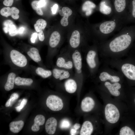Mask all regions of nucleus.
I'll use <instances>...</instances> for the list:
<instances>
[{
    "label": "nucleus",
    "mask_w": 135,
    "mask_h": 135,
    "mask_svg": "<svg viewBox=\"0 0 135 135\" xmlns=\"http://www.w3.org/2000/svg\"><path fill=\"white\" fill-rule=\"evenodd\" d=\"M131 27L124 26L111 38L97 44L99 56L102 60L126 56L135 39Z\"/></svg>",
    "instance_id": "1"
},
{
    "label": "nucleus",
    "mask_w": 135,
    "mask_h": 135,
    "mask_svg": "<svg viewBox=\"0 0 135 135\" xmlns=\"http://www.w3.org/2000/svg\"><path fill=\"white\" fill-rule=\"evenodd\" d=\"M124 25L123 21L113 18L100 22L96 26L94 37L95 43L98 44L106 40L116 32L120 30Z\"/></svg>",
    "instance_id": "2"
},
{
    "label": "nucleus",
    "mask_w": 135,
    "mask_h": 135,
    "mask_svg": "<svg viewBox=\"0 0 135 135\" xmlns=\"http://www.w3.org/2000/svg\"><path fill=\"white\" fill-rule=\"evenodd\" d=\"M86 50L84 59L88 74L91 77H95L100 64L98 44L95 43Z\"/></svg>",
    "instance_id": "3"
},
{
    "label": "nucleus",
    "mask_w": 135,
    "mask_h": 135,
    "mask_svg": "<svg viewBox=\"0 0 135 135\" xmlns=\"http://www.w3.org/2000/svg\"><path fill=\"white\" fill-rule=\"evenodd\" d=\"M103 63L100 68L96 77L102 82L109 81L112 83L120 82L124 78L122 74L119 71Z\"/></svg>",
    "instance_id": "4"
},
{
    "label": "nucleus",
    "mask_w": 135,
    "mask_h": 135,
    "mask_svg": "<svg viewBox=\"0 0 135 135\" xmlns=\"http://www.w3.org/2000/svg\"><path fill=\"white\" fill-rule=\"evenodd\" d=\"M56 64L58 68L73 71L74 66L71 51L68 50L60 53L57 58Z\"/></svg>",
    "instance_id": "5"
},
{
    "label": "nucleus",
    "mask_w": 135,
    "mask_h": 135,
    "mask_svg": "<svg viewBox=\"0 0 135 135\" xmlns=\"http://www.w3.org/2000/svg\"><path fill=\"white\" fill-rule=\"evenodd\" d=\"M106 118L109 122L114 124L118 120L120 114L117 108L114 104H108L106 106L104 110Z\"/></svg>",
    "instance_id": "6"
},
{
    "label": "nucleus",
    "mask_w": 135,
    "mask_h": 135,
    "mask_svg": "<svg viewBox=\"0 0 135 135\" xmlns=\"http://www.w3.org/2000/svg\"><path fill=\"white\" fill-rule=\"evenodd\" d=\"M10 56L12 62L18 67L23 68L27 65L28 61L26 57L19 51L13 50L10 51Z\"/></svg>",
    "instance_id": "7"
},
{
    "label": "nucleus",
    "mask_w": 135,
    "mask_h": 135,
    "mask_svg": "<svg viewBox=\"0 0 135 135\" xmlns=\"http://www.w3.org/2000/svg\"><path fill=\"white\" fill-rule=\"evenodd\" d=\"M46 104L50 110L54 111L60 110L63 107L62 99L58 96L54 95H51L48 97L46 100Z\"/></svg>",
    "instance_id": "8"
},
{
    "label": "nucleus",
    "mask_w": 135,
    "mask_h": 135,
    "mask_svg": "<svg viewBox=\"0 0 135 135\" xmlns=\"http://www.w3.org/2000/svg\"><path fill=\"white\" fill-rule=\"evenodd\" d=\"M61 39V37L59 33L55 31L51 34L49 41V45L52 50L48 58L49 60H51L56 54V48L59 44Z\"/></svg>",
    "instance_id": "9"
},
{
    "label": "nucleus",
    "mask_w": 135,
    "mask_h": 135,
    "mask_svg": "<svg viewBox=\"0 0 135 135\" xmlns=\"http://www.w3.org/2000/svg\"><path fill=\"white\" fill-rule=\"evenodd\" d=\"M52 75L56 80H62L74 76L73 71L59 68L56 67L54 68L52 71Z\"/></svg>",
    "instance_id": "10"
},
{
    "label": "nucleus",
    "mask_w": 135,
    "mask_h": 135,
    "mask_svg": "<svg viewBox=\"0 0 135 135\" xmlns=\"http://www.w3.org/2000/svg\"><path fill=\"white\" fill-rule=\"evenodd\" d=\"M103 84L104 86L112 95L118 96L120 95V92L119 90L122 87V85L120 82L112 83L106 81L104 82Z\"/></svg>",
    "instance_id": "11"
},
{
    "label": "nucleus",
    "mask_w": 135,
    "mask_h": 135,
    "mask_svg": "<svg viewBox=\"0 0 135 135\" xmlns=\"http://www.w3.org/2000/svg\"><path fill=\"white\" fill-rule=\"evenodd\" d=\"M80 35L77 30L74 31L69 39V43L71 48L69 50L72 51L78 49L81 42Z\"/></svg>",
    "instance_id": "12"
},
{
    "label": "nucleus",
    "mask_w": 135,
    "mask_h": 135,
    "mask_svg": "<svg viewBox=\"0 0 135 135\" xmlns=\"http://www.w3.org/2000/svg\"><path fill=\"white\" fill-rule=\"evenodd\" d=\"M57 124V121L55 118L52 117L48 118L45 126L46 132L50 135L54 134L56 132Z\"/></svg>",
    "instance_id": "13"
},
{
    "label": "nucleus",
    "mask_w": 135,
    "mask_h": 135,
    "mask_svg": "<svg viewBox=\"0 0 135 135\" xmlns=\"http://www.w3.org/2000/svg\"><path fill=\"white\" fill-rule=\"evenodd\" d=\"M94 105V100L91 97H87L82 100L81 104V108L83 112H89L93 108Z\"/></svg>",
    "instance_id": "14"
},
{
    "label": "nucleus",
    "mask_w": 135,
    "mask_h": 135,
    "mask_svg": "<svg viewBox=\"0 0 135 135\" xmlns=\"http://www.w3.org/2000/svg\"><path fill=\"white\" fill-rule=\"evenodd\" d=\"M64 86L66 92L70 94L75 92L78 88L76 80L72 77L66 79L64 82Z\"/></svg>",
    "instance_id": "15"
},
{
    "label": "nucleus",
    "mask_w": 135,
    "mask_h": 135,
    "mask_svg": "<svg viewBox=\"0 0 135 135\" xmlns=\"http://www.w3.org/2000/svg\"><path fill=\"white\" fill-rule=\"evenodd\" d=\"M59 12L60 15L63 16L60 20L61 24L64 26H66L68 24V16L72 14V10L68 7H64L62 8V10H60Z\"/></svg>",
    "instance_id": "16"
},
{
    "label": "nucleus",
    "mask_w": 135,
    "mask_h": 135,
    "mask_svg": "<svg viewBox=\"0 0 135 135\" xmlns=\"http://www.w3.org/2000/svg\"><path fill=\"white\" fill-rule=\"evenodd\" d=\"M99 10L102 13L109 16L112 17L113 14V8L104 0L100 2L99 6Z\"/></svg>",
    "instance_id": "17"
},
{
    "label": "nucleus",
    "mask_w": 135,
    "mask_h": 135,
    "mask_svg": "<svg viewBox=\"0 0 135 135\" xmlns=\"http://www.w3.org/2000/svg\"><path fill=\"white\" fill-rule=\"evenodd\" d=\"M45 120V117L42 115L36 116L34 119V124L31 128L32 130L35 132L38 131L40 130V126L44 124Z\"/></svg>",
    "instance_id": "18"
},
{
    "label": "nucleus",
    "mask_w": 135,
    "mask_h": 135,
    "mask_svg": "<svg viewBox=\"0 0 135 135\" xmlns=\"http://www.w3.org/2000/svg\"><path fill=\"white\" fill-rule=\"evenodd\" d=\"M93 126L91 122L88 121H85L83 123L80 131L81 135H90L93 130Z\"/></svg>",
    "instance_id": "19"
},
{
    "label": "nucleus",
    "mask_w": 135,
    "mask_h": 135,
    "mask_svg": "<svg viewBox=\"0 0 135 135\" xmlns=\"http://www.w3.org/2000/svg\"><path fill=\"white\" fill-rule=\"evenodd\" d=\"M96 7L95 4L90 1H86L83 4L82 10L85 13L86 16L91 15L93 12V10Z\"/></svg>",
    "instance_id": "20"
},
{
    "label": "nucleus",
    "mask_w": 135,
    "mask_h": 135,
    "mask_svg": "<svg viewBox=\"0 0 135 135\" xmlns=\"http://www.w3.org/2000/svg\"><path fill=\"white\" fill-rule=\"evenodd\" d=\"M27 54L34 61L38 62L41 61V58L38 50L35 47H32L28 51Z\"/></svg>",
    "instance_id": "21"
},
{
    "label": "nucleus",
    "mask_w": 135,
    "mask_h": 135,
    "mask_svg": "<svg viewBox=\"0 0 135 135\" xmlns=\"http://www.w3.org/2000/svg\"><path fill=\"white\" fill-rule=\"evenodd\" d=\"M16 74L13 72H11L8 75L7 79L4 86L5 90L9 91L14 88Z\"/></svg>",
    "instance_id": "22"
},
{
    "label": "nucleus",
    "mask_w": 135,
    "mask_h": 135,
    "mask_svg": "<svg viewBox=\"0 0 135 135\" xmlns=\"http://www.w3.org/2000/svg\"><path fill=\"white\" fill-rule=\"evenodd\" d=\"M24 125L23 121L20 120L11 122L9 126L10 131L13 133H16L19 132L22 128Z\"/></svg>",
    "instance_id": "23"
},
{
    "label": "nucleus",
    "mask_w": 135,
    "mask_h": 135,
    "mask_svg": "<svg viewBox=\"0 0 135 135\" xmlns=\"http://www.w3.org/2000/svg\"><path fill=\"white\" fill-rule=\"evenodd\" d=\"M33 82V80L31 78L20 77H16L15 80V84L18 86H30Z\"/></svg>",
    "instance_id": "24"
},
{
    "label": "nucleus",
    "mask_w": 135,
    "mask_h": 135,
    "mask_svg": "<svg viewBox=\"0 0 135 135\" xmlns=\"http://www.w3.org/2000/svg\"><path fill=\"white\" fill-rule=\"evenodd\" d=\"M36 74L44 78H46L52 75V71L45 69L41 67L37 68L35 70Z\"/></svg>",
    "instance_id": "25"
},
{
    "label": "nucleus",
    "mask_w": 135,
    "mask_h": 135,
    "mask_svg": "<svg viewBox=\"0 0 135 135\" xmlns=\"http://www.w3.org/2000/svg\"><path fill=\"white\" fill-rule=\"evenodd\" d=\"M132 7L130 10L127 13L124 20L125 24L131 20L132 18L135 19V0L132 1Z\"/></svg>",
    "instance_id": "26"
},
{
    "label": "nucleus",
    "mask_w": 135,
    "mask_h": 135,
    "mask_svg": "<svg viewBox=\"0 0 135 135\" xmlns=\"http://www.w3.org/2000/svg\"><path fill=\"white\" fill-rule=\"evenodd\" d=\"M46 24L47 22L46 20L42 19H40L36 21V23L34 25V27L36 30L39 32L44 29Z\"/></svg>",
    "instance_id": "27"
},
{
    "label": "nucleus",
    "mask_w": 135,
    "mask_h": 135,
    "mask_svg": "<svg viewBox=\"0 0 135 135\" xmlns=\"http://www.w3.org/2000/svg\"><path fill=\"white\" fill-rule=\"evenodd\" d=\"M119 134L120 135H134L135 133L134 131L130 128L125 126L120 129Z\"/></svg>",
    "instance_id": "28"
},
{
    "label": "nucleus",
    "mask_w": 135,
    "mask_h": 135,
    "mask_svg": "<svg viewBox=\"0 0 135 135\" xmlns=\"http://www.w3.org/2000/svg\"><path fill=\"white\" fill-rule=\"evenodd\" d=\"M9 35L11 36H14L18 34V30L16 26L13 24L8 28Z\"/></svg>",
    "instance_id": "29"
},
{
    "label": "nucleus",
    "mask_w": 135,
    "mask_h": 135,
    "mask_svg": "<svg viewBox=\"0 0 135 135\" xmlns=\"http://www.w3.org/2000/svg\"><path fill=\"white\" fill-rule=\"evenodd\" d=\"M0 13L2 16L6 17L11 16V8L8 7H4L0 10Z\"/></svg>",
    "instance_id": "30"
},
{
    "label": "nucleus",
    "mask_w": 135,
    "mask_h": 135,
    "mask_svg": "<svg viewBox=\"0 0 135 135\" xmlns=\"http://www.w3.org/2000/svg\"><path fill=\"white\" fill-rule=\"evenodd\" d=\"M11 10L12 17L14 19H18L19 16L18 14L20 12L19 10L16 7H13L11 8Z\"/></svg>",
    "instance_id": "31"
},
{
    "label": "nucleus",
    "mask_w": 135,
    "mask_h": 135,
    "mask_svg": "<svg viewBox=\"0 0 135 135\" xmlns=\"http://www.w3.org/2000/svg\"><path fill=\"white\" fill-rule=\"evenodd\" d=\"M70 125V123L68 120L66 119H64L60 122V128L62 129H66L68 128Z\"/></svg>",
    "instance_id": "32"
},
{
    "label": "nucleus",
    "mask_w": 135,
    "mask_h": 135,
    "mask_svg": "<svg viewBox=\"0 0 135 135\" xmlns=\"http://www.w3.org/2000/svg\"><path fill=\"white\" fill-rule=\"evenodd\" d=\"M27 100L26 99H23L22 101L20 104L15 107V108L18 112H20L24 108L26 104Z\"/></svg>",
    "instance_id": "33"
},
{
    "label": "nucleus",
    "mask_w": 135,
    "mask_h": 135,
    "mask_svg": "<svg viewBox=\"0 0 135 135\" xmlns=\"http://www.w3.org/2000/svg\"><path fill=\"white\" fill-rule=\"evenodd\" d=\"M127 56L131 57L135 60V43L133 44Z\"/></svg>",
    "instance_id": "34"
},
{
    "label": "nucleus",
    "mask_w": 135,
    "mask_h": 135,
    "mask_svg": "<svg viewBox=\"0 0 135 135\" xmlns=\"http://www.w3.org/2000/svg\"><path fill=\"white\" fill-rule=\"evenodd\" d=\"M39 1L35 0L32 1L31 4V6L33 9L36 10L40 8L38 5Z\"/></svg>",
    "instance_id": "35"
},
{
    "label": "nucleus",
    "mask_w": 135,
    "mask_h": 135,
    "mask_svg": "<svg viewBox=\"0 0 135 135\" xmlns=\"http://www.w3.org/2000/svg\"><path fill=\"white\" fill-rule=\"evenodd\" d=\"M19 97L18 94L16 93H14L12 94L10 96V98L11 100V104H12V103L15 100L17 99Z\"/></svg>",
    "instance_id": "36"
},
{
    "label": "nucleus",
    "mask_w": 135,
    "mask_h": 135,
    "mask_svg": "<svg viewBox=\"0 0 135 135\" xmlns=\"http://www.w3.org/2000/svg\"><path fill=\"white\" fill-rule=\"evenodd\" d=\"M14 24L12 21L10 20H7L4 21L3 23L4 27H6L8 28L10 26Z\"/></svg>",
    "instance_id": "37"
},
{
    "label": "nucleus",
    "mask_w": 135,
    "mask_h": 135,
    "mask_svg": "<svg viewBox=\"0 0 135 135\" xmlns=\"http://www.w3.org/2000/svg\"><path fill=\"white\" fill-rule=\"evenodd\" d=\"M38 35V34L36 32H34L31 35L30 40L32 43H34L35 42Z\"/></svg>",
    "instance_id": "38"
},
{
    "label": "nucleus",
    "mask_w": 135,
    "mask_h": 135,
    "mask_svg": "<svg viewBox=\"0 0 135 135\" xmlns=\"http://www.w3.org/2000/svg\"><path fill=\"white\" fill-rule=\"evenodd\" d=\"M13 2L14 0H4L3 4L6 6H10L12 5Z\"/></svg>",
    "instance_id": "39"
},
{
    "label": "nucleus",
    "mask_w": 135,
    "mask_h": 135,
    "mask_svg": "<svg viewBox=\"0 0 135 135\" xmlns=\"http://www.w3.org/2000/svg\"><path fill=\"white\" fill-rule=\"evenodd\" d=\"M39 40L41 42L44 41L45 39V37L43 31H41L39 32L38 34Z\"/></svg>",
    "instance_id": "40"
},
{
    "label": "nucleus",
    "mask_w": 135,
    "mask_h": 135,
    "mask_svg": "<svg viewBox=\"0 0 135 135\" xmlns=\"http://www.w3.org/2000/svg\"><path fill=\"white\" fill-rule=\"evenodd\" d=\"M46 4V0H40L39 1L38 5L40 8L44 7Z\"/></svg>",
    "instance_id": "41"
},
{
    "label": "nucleus",
    "mask_w": 135,
    "mask_h": 135,
    "mask_svg": "<svg viewBox=\"0 0 135 135\" xmlns=\"http://www.w3.org/2000/svg\"><path fill=\"white\" fill-rule=\"evenodd\" d=\"M58 8V6L57 4H55L53 6L52 8V11L53 14L56 13Z\"/></svg>",
    "instance_id": "42"
},
{
    "label": "nucleus",
    "mask_w": 135,
    "mask_h": 135,
    "mask_svg": "<svg viewBox=\"0 0 135 135\" xmlns=\"http://www.w3.org/2000/svg\"><path fill=\"white\" fill-rule=\"evenodd\" d=\"M80 124L78 123H76L74 125L73 128L77 130L80 128Z\"/></svg>",
    "instance_id": "43"
},
{
    "label": "nucleus",
    "mask_w": 135,
    "mask_h": 135,
    "mask_svg": "<svg viewBox=\"0 0 135 135\" xmlns=\"http://www.w3.org/2000/svg\"><path fill=\"white\" fill-rule=\"evenodd\" d=\"M36 13L39 15L42 16L43 15V13L41 8H40L36 10Z\"/></svg>",
    "instance_id": "44"
},
{
    "label": "nucleus",
    "mask_w": 135,
    "mask_h": 135,
    "mask_svg": "<svg viewBox=\"0 0 135 135\" xmlns=\"http://www.w3.org/2000/svg\"><path fill=\"white\" fill-rule=\"evenodd\" d=\"M77 130L74 128L71 129L70 131V133L71 135H75L77 132Z\"/></svg>",
    "instance_id": "45"
},
{
    "label": "nucleus",
    "mask_w": 135,
    "mask_h": 135,
    "mask_svg": "<svg viewBox=\"0 0 135 135\" xmlns=\"http://www.w3.org/2000/svg\"><path fill=\"white\" fill-rule=\"evenodd\" d=\"M11 100L10 98L6 103L5 106L6 107H8L10 106L11 104Z\"/></svg>",
    "instance_id": "46"
},
{
    "label": "nucleus",
    "mask_w": 135,
    "mask_h": 135,
    "mask_svg": "<svg viewBox=\"0 0 135 135\" xmlns=\"http://www.w3.org/2000/svg\"><path fill=\"white\" fill-rule=\"evenodd\" d=\"M24 30V28L23 27H20L18 30V34H22Z\"/></svg>",
    "instance_id": "47"
},
{
    "label": "nucleus",
    "mask_w": 135,
    "mask_h": 135,
    "mask_svg": "<svg viewBox=\"0 0 135 135\" xmlns=\"http://www.w3.org/2000/svg\"><path fill=\"white\" fill-rule=\"evenodd\" d=\"M3 30L4 32L6 33H7L8 32V28L5 27H4L3 28Z\"/></svg>",
    "instance_id": "48"
},
{
    "label": "nucleus",
    "mask_w": 135,
    "mask_h": 135,
    "mask_svg": "<svg viewBox=\"0 0 135 135\" xmlns=\"http://www.w3.org/2000/svg\"><path fill=\"white\" fill-rule=\"evenodd\" d=\"M134 102H135V100H134Z\"/></svg>",
    "instance_id": "49"
},
{
    "label": "nucleus",
    "mask_w": 135,
    "mask_h": 135,
    "mask_svg": "<svg viewBox=\"0 0 135 135\" xmlns=\"http://www.w3.org/2000/svg\"></svg>",
    "instance_id": "50"
}]
</instances>
